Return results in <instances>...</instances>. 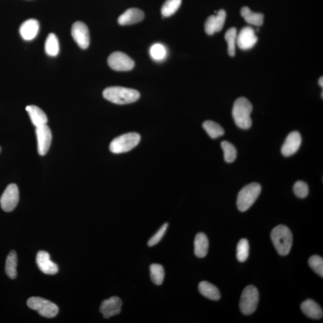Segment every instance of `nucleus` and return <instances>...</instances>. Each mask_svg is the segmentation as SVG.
Returning <instances> with one entry per match:
<instances>
[{"instance_id": "f8f14e48", "label": "nucleus", "mask_w": 323, "mask_h": 323, "mask_svg": "<svg viewBox=\"0 0 323 323\" xmlns=\"http://www.w3.org/2000/svg\"><path fill=\"white\" fill-rule=\"evenodd\" d=\"M226 13L224 10H220L216 15L210 16L205 23V31L210 36L221 31L225 25Z\"/></svg>"}, {"instance_id": "c756f323", "label": "nucleus", "mask_w": 323, "mask_h": 323, "mask_svg": "<svg viewBox=\"0 0 323 323\" xmlns=\"http://www.w3.org/2000/svg\"><path fill=\"white\" fill-rule=\"evenodd\" d=\"M181 5V0H166L161 8L163 17H171L177 11Z\"/></svg>"}, {"instance_id": "dca6fc26", "label": "nucleus", "mask_w": 323, "mask_h": 323, "mask_svg": "<svg viewBox=\"0 0 323 323\" xmlns=\"http://www.w3.org/2000/svg\"><path fill=\"white\" fill-rule=\"evenodd\" d=\"M36 263L38 268L44 274L55 275L58 272L57 265L50 260L49 254L45 251L38 252Z\"/></svg>"}, {"instance_id": "ddd939ff", "label": "nucleus", "mask_w": 323, "mask_h": 323, "mask_svg": "<svg viewBox=\"0 0 323 323\" xmlns=\"http://www.w3.org/2000/svg\"><path fill=\"white\" fill-rule=\"evenodd\" d=\"M258 38L255 34V31L251 27L243 28L238 35L236 44L242 50L251 49L257 42Z\"/></svg>"}, {"instance_id": "f03ea898", "label": "nucleus", "mask_w": 323, "mask_h": 323, "mask_svg": "<svg viewBox=\"0 0 323 323\" xmlns=\"http://www.w3.org/2000/svg\"><path fill=\"white\" fill-rule=\"evenodd\" d=\"M252 105L248 99L240 97L233 104L232 116L235 123L239 128L248 130L252 125L250 115Z\"/></svg>"}, {"instance_id": "c85d7f7f", "label": "nucleus", "mask_w": 323, "mask_h": 323, "mask_svg": "<svg viewBox=\"0 0 323 323\" xmlns=\"http://www.w3.org/2000/svg\"><path fill=\"white\" fill-rule=\"evenodd\" d=\"M222 148L224 153V159L228 163H232L236 160L237 156V150L232 143L223 141L221 143Z\"/></svg>"}, {"instance_id": "cd10ccee", "label": "nucleus", "mask_w": 323, "mask_h": 323, "mask_svg": "<svg viewBox=\"0 0 323 323\" xmlns=\"http://www.w3.org/2000/svg\"><path fill=\"white\" fill-rule=\"evenodd\" d=\"M225 38L228 43L229 55L231 56L235 55L236 40H237V30L235 28L229 29L225 35Z\"/></svg>"}, {"instance_id": "a878e982", "label": "nucleus", "mask_w": 323, "mask_h": 323, "mask_svg": "<svg viewBox=\"0 0 323 323\" xmlns=\"http://www.w3.org/2000/svg\"><path fill=\"white\" fill-rule=\"evenodd\" d=\"M150 278L156 285L160 286L163 283L165 277V270L161 265L152 264L150 267Z\"/></svg>"}, {"instance_id": "423d86ee", "label": "nucleus", "mask_w": 323, "mask_h": 323, "mask_svg": "<svg viewBox=\"0 0 323 323\" xmlns=\"http://www.w3.org/2000/svg\"><path fill=\"white\" fill-rule=\"evenodd\" d=\"M259 294L254 286L246 287L241 294L239 308L242 314L251 315L255 311L259 303Z\"/></svg>"}, {"instance_id": "6ab92c4d", "label": "nucleus", "mask_w": 323, "mask_h": 323, "mask_svg": "<svg viewBox=\"0 0 323 323\" xmlns=\"http://www.w3.org/2000/svg\"><path fill=\"white\" fill-rule=\"evenodd\" d=\"M300 308L302 312L309 318L319 319L322 317L323 312L321 306L313 300H305L302 303Z\"/></svg>"}, {"instance_id": "7ed1b4c3", "label": "nucleus", "mask_w": 323, "mask_h": 323, "mask_svg": "<svg viewBox=\"0 0 323 323\" xmlns=\"http://www.w3.org/2000/svg\"><path fill=\"white\" fill-rule=\"evenodd\" d=\"M271 237L278 254L286 255L292 247L293 236L290 229L285 225H278L272 231Z\"/></svg>"}, {"instance_id": "b1692460", "label": "nucleus", "mask_w": 323, "mask_h": 323, "mask_svg": "<svg viewBox=\"0 0 323 323\" xmlns=\"http://www.w3.org/2000/svg\"><path fill=\"white\" fill-rule=\"evenodd\" d=\"M17 254L14 250L9 252L6 261L5 272L11 279H15L17 276Z\"/></svg>"}, {"instance_id": "f3484780", "label": "nucleus", "mask_w": 323, "mask_h": 323, "mask_svg": "<svg viewBox=\"0 0 323 323\" xmlns=\"http://www.w3.org/2000/svg\"><path fill=\"white\" fill-rule=\"evenodd\" d=\"M145 18V14L139 9L131 8L127 10L118 19L120 25H130L138 23Z\"/></svg>"}, {"instance_id": "5701e85b", "label": "nucleus", "mask_w": 323, "mask_h": 323, "mask_svg": "<svg viewBox=\"0 0 323 323\" xmlns=\"http://www.w3.org/2000/svg\"><path fill=\"white\" fill-rule=\"evenodd\" d=\"M241 15L245 21L249 24L259 27L264 23V15L253 12L248 7H243L241 9Z\"/></svg>"}, {"instance_id": "2f4dec72", "label": "nucleus", "mask_w": 323, "mask_h": 323, "mask_svg": "<svg viewBox=\"0 0 323 323\" xmlns=\"http://www.w3.org/2000/svg\"><path fill=\"white\" fill-rule=\"evenodd\" d=\"M308 264L315 273L323 277V259L317 255H312L309 259Z\"/></svg>"}, {"instance_id": "72a5a7b5", "label": "nucleus", "mask_w": 323, "mask_h": 323, "mask_svg": "<svg viewBox=\"0 0 323 323\" xmlns=\"http://www.w3.org/2000/svg\"><path fill=\"white\" fill-rule=\"evenodd\" d=\"M293 191L296 197L305 198L308 196L309 188L308 184L303 181H298L294 184Z\"/></svg>"}, {"instance_id": "412c9836", "label": "nucleus", "mask_w": 323, "mask_h": 323, "mask_svg": "<svg viewBox=\"0 0 323 323\" xmlns=\"http://www.w3.org/2000/svg\"><path fill=\"white\" fill-rule=\"evenodd\" d=\"M195 254L199 258L206 257L209 248V241L207 236L205 233H198L195 237Z\"/></svg>"}, {"instance_id": "e433bc0d", "label": "nucleus", "mask_w": 323, "mask_h": 323, "mask_svg": "<svg viewBox=\"0 0 323 323\" xmlns=\"http://www.w3.org/2000/svg\"><path fill=\"white\" fill-rule=\"evenodd\" d=\"M0 150H1V149H0Z\"/></svg>"}, {"instance_id": "7c9ffc66", "label": "nucleus", "mask_w": 323, "mask_h": 323, "mask_svg": "<svg viewBox=\"0 0 323 323\" xmlns=\"http://www.w3.org/2000/svg\"><path fill=\"white\" fill-rule=\"evenodd\" d=\"M249 243L247 239L243 238L238 243L236 247V258L240 262L247 261L249 255Z\"/></svg>"}, {"instance_id": "0eeeda50", "label": "nucleus", "mask_w": 323, "mask_h": 323, "mask_svg": "<svg viewBox=\"0 0 323 323\" xmlns=\"http://www.w3.org/2000/svg\"><path fill=\"white\" fill-rule=\"evenodd\" d=\"M27 305L41 316L48 318L55 317L59 311L58 307L55 303L40 297H30L28 300Z\"/></svg>"}, {"instance_id": "6e6552de", "label": "nucleus", "mask_w": 323, "mask_h": 323, "mask_svg": "<svg viewBox=\"0 0 323 323\" xmlns=\"http://www.w3.org/2000/svg\"><path fill=\"white\" fill-rule=\"evenodd\" d=\"M108 66L111 69L117 72H127L134 69L135 62L134 60L121 52L111 53L108 58Z\"/></svg>"}, {"instance_id": "a211bd4d", "label": "nucleus", "mask_w": 323, "mask_h": 323, "mask_svg": "<svg viewBox=\"0 0 323 323\" xmlns=\"http://www.w3.org/2000/svg\"><path fill=\"white\" fill-rule=\"evenodd\" d=\"M40 25L36 19H30L25 21L19 29V33L24 40L30 41L36 38L39 31Z\"/></svg>"}, {"instance_id": "bb28decb", "label": "nucleus", "mask_w": 323, "mask_h": 323, "mask_svg": "<svg viewBox=\"0 0 323 323\" xmlns=\"http://www.w3.org/2000/svg\"><path fill=\"white\" fill-rule=\"evenodd\" d=\"M45 51L47 55L50 56H56L59 53V41L55 34L51 33L47 36L45 43Z\"/></svg>"}, {"instance_id": "4468645a", "label": "nucleus", "mask_w": 323, "mask_h": 323, "mask_svg": "<svg viewBox=\"0 0 323 323\" xmlns=\"http://www.w3.org/2000/svg\"><path fill=\"white\" fill-rule=\"evenodd\" d=\"M122 302L119 297L113 296L102 302L100 311L103 315L104 318L107 319L119 314Z\"/></svg>"}, {"instance_id": "c9c22d12", "label": "nucleus", "mask_w": 323, "mask_h": 323, "mask_svg": "<svg viewBox=\"0 0 323 323\" xmlns=\"http://www.w3.org/2000/svg\"><path fill=\"white\" fill-rule=\"evenodd\" d=\"M318 84L319 86H321V87L322 88L323 86V79L322 77L321 78H319V81H318Z\"/></svg>"}, {"instance_id": "f257e3e1", "label": "nucleus", "mask_w": 323, "mask_h": 323, "mask_svg": "<svg viewBox=\"0 0 323 323\" xmlns=\"http://www.w3.org/2000/svg\"><path fill=\"white\" fill-rule=\"evenodd\" d=\"M103 97L114 104L124 105L133 103L139 100L140 94L135 89L112 86L105 89Z\"/></svg>"}, {"instance_id": "4be33fe9", "label": "nucleus", "mask_w": 323, "mask_h": 323, "mask_svg": "<svg viewBox=\"0 0 323 323\" xmlns=\"http://www.w3.org/2000/svg\"><path fill=\"white\" fill-rule=\"evenodd\" d=\"M200 292L204 297L213 300H219L221 298L219 290L212 283L202 281L198 286Z\"/></svg>"}, {"instance_id": "39448f33", "label": "nucleus", "mask_w": 323, "mask_h": 323, "mask_svg": "<svg viewBox=\"0 0 323 323\" xmlns=\"http://www.w3.org/2000/svg\"><path fill=\"white\" fill-rule=\"evenodd\" d=\"M140 140L141 137L138 133L123 134L112 141L110 150L115 154L129 152L139 145Z\"/></svg>"}, {"instance_id": "f704fd0d", "label": "nucleus", "mask_w": 323, "mask_h": 323, "mask_svg": "<svg viewBox=\"0 0 323 323\" xmlns=\"http://www.w3.org/2000/svg\"><path fill=\"white\" fill-rule=\"evenodd\" d=\"M168 226V224L167 223H165L164 225L159 229V231L150 239L148 242L149 247H152V246L157 244L161 240L163 236L165 235L166 230H167Z\"/></svg>"}, {"instance_id": "aec40b11", "label": "nucleus", "mask_w": 323, "mask_h": 323, "mask_svg": "<svg viewBox=\"0 0 323 323\" xmlns=\"http://www.w3.org/2000/svg\"><path fill=\"white\" fill-rule=\"evenodd\" d=\"M26 110L30 116L32 123L35 126L39 127L45 125L47 122V117L44 111L36 105H28Z\"/></svg>"}, {"instance_id": "473e14b6", "label": "nucleus", "mask_w": 323, "mask_h": 323, "mask_svg": "<svg viewBox=\"0 0 323 323\" xmlns=\"http://www.w3.org/2000/svg\"><path fill=\"white\" fill-rule=\"evenodd\" d=\"M150 52L152 58L156 60L164 59L166 55L165 47L159 43L153 45L150 48Z\"/></svg>"}, {"instance_id": "1a4fd4ad", "label": "nucleus", "mask_w": 323, "mask_h": 323, "mask_svg": "<svg viewBox=\"0 0 323 323\" xmlns=\"http://www.w3.org/2000/svg\"><path fill=\"white\" fill-rule=\"evenodd\" d=\"M19 200V194L17 185L15 184H9L0 199L2 209L6 212H12L17 207Z\"/></svg>"}, {"instance_id": "393cba45", "label": "nucleus", "mask_w": 323, "mask_h": 323, "mask_svg": "<svg viewBox=\"0 0 323 323\" xmlns=\"http://www.w3.org/2000/svg\"><path fill=\"white\" fill-rule=\"evenodd\" d=\"M203 128L211 138L215 139L225 134V131L219 124L212 120H207L203 124Z\"/></svg>"}, {"instance_id": "20e7f679", "label": "nucleus", "mask_w": 323, "mask_h": 323, "mask_svg": "<svg viewBox=\"0 0 323 323\" xmlns=\"http://www.w3.org/2000/svg\"><path fill=\"white\" fill-rule=\"evenodd\" d=\"M262 190L261 184L252 183L243 187L239 191L236 206L240 212L247 211L257 200Z\"/></svg>"}, {"instance_id": "9b49d317", "label": "nucleus", "mask_w": 323, "mask_h": 323, "mask_svg": "<svg viewBox=\"0 0 323 323\" xmlns=\"http://www.w3.org/2000/svg\"><path fill=\"white\" fill-rule=\"evenodd\" d=\"M38 143V152L41 156L46 154L52 142V133L49 126L45 125L37 127L36 130Z\"/></svg>"}, {"instance_id": "2eb2a0df", "label": "nucleus", "mask_w": 323, "mask_h": 323, "mask_svg": "<svg viewBox=\"0 0 323 323\" xmlns=\"http://www.w3.org/2000/svg\"><path fill=\"white\" fill-rule=\"evenodd\" d=\"M302 143V137L297 131L289 134L281 148V153L285 157H289L297 152Z\"/></svg>"}, {"instance_id": "9d476101", "label": "nucleus", "mask_w": 323, "mask_h": 323, "mask_svg": "<svg viewBox=\"0 0 323 323\" xmlns=\"http://www.w3.org/2000/svg\"><path fill=\"white\" fill-rule=\"evenodd\" d=\"M72 35L78 46L86 49L90 44V36L87 25L81 21L75 22L72 28Z\"/></svg>"}]
</instances>
